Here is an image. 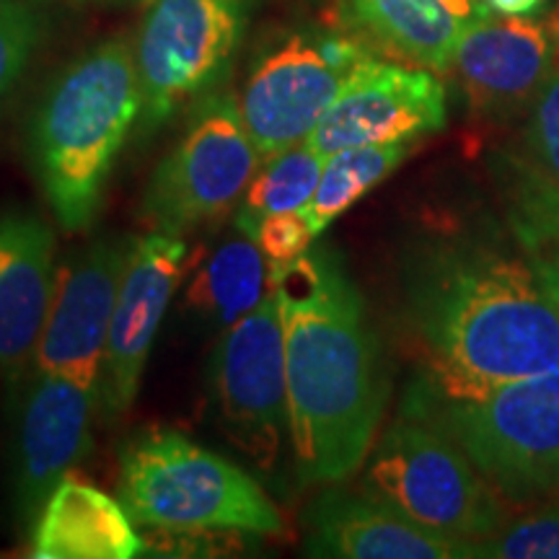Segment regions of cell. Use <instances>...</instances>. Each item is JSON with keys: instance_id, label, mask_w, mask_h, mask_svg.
<instances>
[{"instance_id": "cell-7", "label": "cell", "mask_w": 559, "mask_h": 559, "mask_svg": "<svg viewBox=\"0 0 559 559\" xmlns=\"http://www.w3.org/2000/svg\"><path fill=\"white\" fill-rule=\"evenodd\" d=\"M257 5L260 0H153L135 47L140 135L148 138L221 86Z\"/></svg>"}, {"instance_id": "cell-29", "label": "cell", "mask_w": 559, "mask_h": 559, "mask_svg": "<svg viewBox=\"0 0 559 559\" xmlns=\"http://www.w3.org/2000/svg\"><path fill=\"white\" fill-rule=\"evenodd\" d=\"M547 29H549V37H551V45H555V58H557V66H559V9L551 13Z\"/></svg>"}, {"instance_id": "cell-17", "label": "cell", "mask_w": 559, "mask_h": 559, "mask_svg": "<svg viewBox=\"0 0 559 559\" xmlns=\"http://www.w3.org/2000/svg\"><path fill=\"white\" fill-rule=\"evenodd\" d=\"M55 249V230L39 215H0V373L9 379H19L37 355L58 285Z\"/></svg>"}, {"instance_id": "cell-26", "label": "cell", "mask_w": 559, "mask_h": 559, "mask_svg": "<svg viewBox=\"0 0 559 559\" xmlns=\"http://www.w3.org/2000/svg\"><path fill=\"white\" fill-rule=\"evenodd\" d=\"M528 143L536 158V179L559 194V66L531 107Z\"/></svg>"}, {"instance_id": "cell-13", "label": "cell", "mask_w": 559, "mask_h": 559, "mask_svg": "<svg viewBox=\"0 0 559 559\" xmlns=\"http://www.w3.org/2000/svg\"><path fill=\"white\" fill-rule=\"evenodd\" d=\"M445 115V86L438 75L373 58L347 81L306 143L324 158L358 145L412 143L443 130Z\"/></svg>"}, {"instance_id": "cell-1", "label": "cell", "mask_w": 559, "mask_h": 559, "mask_svg": "<svg viewBox=\"0 0 559 559\" xmlns=\"http://www.w3.org/2000/svg\"><path fill=\"white\" fill-rule=\"evenodd\" d=\"M285 340L290 445L304 481L340 485L366 464L389 381L360 290L337 251L270 264Z\"/></svg>"}, {"instance_id": "cell-22", "label": "cell", "mask_w": 559, "mask_h": 559, "mask_svg": "<svg viewBox=\"0 0 559 559\" xmlns=\"http://www.w3.org/2000/svg\"><path fill=\"white\" fill-rule=\"evenodd\" d=\"M324 156L309 143H300L264 160L243 194L236 226L257 234V226L270 215L304 213L317 192Z\"/></svg>"}, {"instance_id": "cell-11", "label": "cell", "mask_w": 559, "mask_h": 559, "mask_svg": "<svg viewBox=\"0 0 559 559\" xmlns=\"http://www.w3.org/2000/svg\"><path fill=\"white\" fill-rule=\"evenodd\" d=\"M187 267L190 249L181 236L151 230L143 239L130 241L99 383V402L107 419L122 417L135 404L153 340Z\"/></svg>"}, {"instance_id": "cell-27", "label": "cell", "mask_w": 559, "mask_h": 559, "mask_svg": "<svg viewBox=\"0 0 559 559\" xmlns=\"http://www.w3.org/2000/svg\"><path fill=\"white\" fill-rule=\"evenodd\" d=\"M254 239L270 264H285L306 254L317 236L304 213H280L270 215L257 226Z\"/></svg>"}, {"instance_id": "cell-10", "label": "cell", "mask_w": 559, "mask_h": 559, "mask_svg": "<svg viewBox=\"0 0 559 559\" xmlns=\"http://www.w3.org/2000/svg\"><path fill=\"white\" fill-rule=\"evenodd\" d=\"M210 394L221 428L264 472L290 440L283 321L275 293L228 326L210 360Z\"/></svg>"}, {"instance_id": "cell-25", "label": "cell", "mask_w": 559, "mask_h": 559, "mask_svg": "<svg viewBox=\"0 0 559 559\" xmlns=\"http://www.w3.org/2000/svg\"><path fill=\"white\" fill-rule=\"evenodd\" d=\"M41 37V19L29 0H0V104L29 66Z\"/></svg>"}, {"instance_id": "cell-21", "label": "cell", "mask_w": 559, "mask_h": 559, "mask_svg": "<svg viewBox=\"0 0 559 559\" xmlns=\"http://www.w3.org/2000/svg\"><path fill=\"white\" fill-rule=\"evenodd\" d=\"M412 153V143H379L358 145L332 153L324 160L317 192L304 210L313 236H321L342 213H347L355 202L379 187L383 179L402 166Z\"/></svg>"}, {"instance_id": "cell-23", "label": "cell", "mask_w": 559, "mask_h": 559, "mask_svg": "<svg viewBox=\"0 0 559 559\" xmlns=\"http://www.w3.org/2000/svg\"><path fill=\"white\" fill-rule=\"evenodd\" d=\"M513 223L523 251L559 309V194L536 179L519 198Z\"/></svg>"}, {"instance_id": "cell-19", "label": "cell", "mask_w": 559, "mask_h": 559, "mask_svg": "<svg viewBox=\"0 0 559 559\" xmlns=\"http://www.w3.org/2000/svg\"><path fill=\"white\" fill-rule=\"evenodd\" d=\"M355 29L404 62L449 70L459 39L487 13L485 0H342Z\"/></svg>"}, {"instance_id": "cell-6", "label": "cell", "mask_w": 559, "mask_h": 559, "mask_svg": "<svg viewBox=\"0 0 559 559\" xmlns=\"http://www.w3.org/2000/svg\"><path fill=\"white\" fill-rule=\"evenodd\" d=\"M362 489L412 521L464 542L498 534L513 519L510 502L469 456L443 430L407 409L376 443Z\"/></svg>"}, {"instance_id": "cell-12", "label": "cell", "mask_w": 559, "mask_h": 559, "mask_svg": "<svg viewBox=\"0 0 559 559\" xmlns=\"http://www.w3.org/2000/svg\"><path fill=\"white\" fill-rule=\"evenodd\" d=\"M132 239L107 236L79 251L58 270V285L34 370L58 373L99 391L104 353Z\"/></svg>"}, {"instance_id": "cell-8", "label": "cell", "mask_w": 559, "mask_h": 559, "mask_svg": "<svg viewBox=\"0 0 559 559\" xmlns=\"http://www.w3.org/2000/svg\"><path fill=\"white\" fill-rule=\"evenodd\" d=\"M368 60L373 52L340 32L298 29L270 41L236 99L262 164L306 143Z\"/></svg>"}, {"instance_id": "cell-5", "label": "cell", "mask_w": 559, "mask_h": 559, "mask_svg": "<svg viewBox=\"0 0 559 559\" xmlns=\"http://www.w3.org/2000/svg\"><path fill=\"white\" fill-rule=\"evenodd\" d=\"M120 500L138 526L169 534L283 536L260 481L174 430L132 438L120 453Z\"/></svg>"}, {"instance_id": "cell-28", "label": "cell", "mask_w": 559, "mask_h": 559, "mask_svg": "<svg viewBox=\"0 0 559 559\" xmlns=\"http://www.w3.org/2000/svg\"><path fill=\"white\" fill-rule=\"evenodd\" d=\"M487 9L500 13V16H528L542 9L544 0H485Z\"/></svg>"}, {"instance_id": "cell-15", "label": "cell", "mask_w": 559, "mask_h": 559, "mask_svg": "<svg viewBox=\"0 0 559 559\" xmlns=\"http://www.w3.org/2000/svg\"><path fill=\"white\" fill-rule=\"evenodd\" d=\"M557 68L549 29L523 16L474 21L453 50L459 86L477 115L506 120L534 107Z\"/></svg>"}, {"instance_id": "cell-3", "label": "cell", "mask_w": 559, "mask_h": 559, "mask_svg": "<svg viewBox=\"0 0 559 559\" xmlns=\"http://www.w3.org/2000/svg\"><path fill=\"white\" fill-rule=\"evenodd\" d=\"M143 109L138 58L124 37L104 39L55 79L29 132L34 174L66 230L99 215L109 174Z\"/></svg>"}, {"instance_id": "cell-9", "label": "cell", "mask_w": 559, "mask_h": 559, "mask_svg": "<svg viewBox=\"0 0 559 559\" xmlns=\"http://www.w3.org/2000/svg\"><path fill=\"white\" fill-rule=\"evenodd\" d=\"M262 156L226 91L194 104L185 135L153 171L143 215L153 230L185 236L241 205Z\"/></svg>"}, {"instance_id": "cell-20", "label": "cell", "mask_w": 559, "mask_h": 559, "mask_svg": "<svg viewBox=\"0 0 559 559\" xmlns=\"http://www.w3.org/2000/svg\"><path fill=\"white\" fill-rule=\"evenodd\" d=\"M270 293V262L241 226L202 260L187 288V306L210 326L226 332L249 317Z\"/></svg>"}, {"instance_id": "cell-4", "label": "cell", "mask_w": 559, "mask_h": 559, "mask_svg": "<svg viewBox=\"0 0 559 559\" xmlns=\"http://www.w3.org/2000/svg\"><path fill=\"white\" fill-rule=\"evenodd\" d=\"M402 409L443 430L510 506L559 498V368L472 389L423 376Z\"/></svg>"}, {"instance_id": "cell-2", "label": "cell", "mask_w": 559, "mask_h": 559, "mask_svg": "<svg viewBox=\"0 0 559 559\" xmlns=\"http://www.w3.org/2000/svg\"><path fill=\"white\" fill-rule=\"evenodd\" d=\"M407 321L438 386H498L559 368V309L526 251L502 243L453 239L417 254Z\"/></svg>"}, {"instance_id": "cell-18", "label": "cell", "mask_w": 559, "mask_h": 559, "mask_svg": "<svg viewBox=\"0 0 559 559\" xmlns=\"http://www.w3.org/2000/svg\"><path fill=\"white\" fill-rule=\"evenodd\" d=\"M143 547L122 500L73 472L58 481L32 523L34 559H132Z\"/></svg>"}, {"instance_id": "cell-30", "label": "cell", "mask_w": 559, "mask_h": 559, "mask_svg": "<svg viewBox=\"0 0 559 559\" xmlns=\"http://www.w3.org/2000/svg\"><path fill=\"white\" fill-rule=\"evenodd\" d=\"M73 3H96V0H73ZM138 3H153V0H138Z\"/></svg>"}, {"instance_id": "cell-14", "label": "cell", "mask_w": 559, "mask_h": 559, "mask_svg": "<svg viewBox=\"0 0 559 559\" xmlns=\"http://www.w3.org/2000/svg\"><path fill=\"white\" fill-rule=\"evenodd\" d=\"M96 402L99 391L68 376L34 370L13 443V492L26 523H34L58 481L88 456Z\"/></svg>"}, {"instance_id": "cell-24", "label": "cell", "mask_w": 559, "mask_h": 559, "mask_svg": "<svg viewBox=\"0 0 559 559\" xmlns=\"http://www.w3.org/2000/svg\"><path fill=\"white\" fill-rule=\"evenodd\" d=\"M466 557L559 559V498L544 500L521 519H510L498 534L469 542Z\"/></svg>"}, {"instance_id": "cell-16", "label": "cell", "mask_w": 559, "mask_h": 559, "mask_svg": "<svg viewBox=\"0 0 559 559\" xmlns=\"http://www.w3.org/2000/svg\"><path fill=\"white\" fill-rule=\"evenodd\" d=\"M306 551L340 559H459L469 542L412 521L386 500L330 487L306 510Z\"/></svg>"}]
</instances>
